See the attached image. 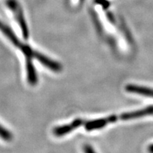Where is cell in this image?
Segmentation results:
<instances>
[{"instance_id": "obj_8", "label": "cell", "mask_w": 153, "mask_h": 153, "mask_svg": "<svg viewBox=\"0 0 153 153\" xmlns=\"http://www.w3.org/2000/svg\"><path fill=\"white\" fill-rule=\"evenodd\" d=\"M26 72H27V79L30 85H35L38 82L37 74H36L35 68L32 62L31 59H26Z\"/></svg>"}, {"instance_id": "obj_6", "label": "cell", "mask_w": 153, "mask_h": 153, "mask_svg": "<svg viewBox=\"0 0 153 153\" xmlns=\"http://www.w3.org/2000/svg\"><path fill=\"white\" fill-rule=\"evenodd\" d=\"M33 58L41 62V63H42L44 66L47 67L48 68L51 70L52 71L60 72L62 70V66H61L60 63L55 60H53L52 59L48 58L47 56L37 52V51H36Z\"/></svg>"}, {"instance_id": "obj_2", "label": "cell", "mask_w": 153, "mask_h": 153, "mask_svg": "<svg viewBox=\"0 0 153 153\" xmlns=\"http://www.w3.org/2000/svg\"><path fill=\"white\" fill-rule=\"evenodd\" d=\"M118 120V117L116 115H111L108 117L99 118L97 120H88L85 123V128L88 131H91L94 130H98L104 128L107 124L115 123Z\"/></svg>"}, {"instance_id": "obj_12", "label": "cell", "mask_w": 153, "mask_h": 153, "mask_svg": "<svg viewBox=\"0 0 153 153\" xmlns=\"http://www.w3.org/2000/svg\"><path fill=\"white\" fill-rule=\"evenodd\" d=\"M106 16H107V19H108V20L109 21V22L111 23V24H115V22H116V21H115V19H114V15H113L112 13L111 12H107L106 13Z\"/></svg>"}, {"instance_id": "obj_5", "label": "cell", "mask_w": 153, "mask_h": 153, "mask_svg": "<svg viewBox=\"0 0 153 153\" xmlns=\"http://www.w3.org/2000/svg\"><path fill=\"white\" fill-rule=\"evenodd\" d=\"M153 115V105L149 106L143 108V109H139L134 111L124 113L120 116V120H133L135 118H139L141 117L148 116H152Z\"/></svg>"}, {"instance_id": "obj_7", "label": "cell", "mask_w": 153, "mask_h": 153, "mask_svg": "<svg viewBox=\"0 0 153 153\" xmlns=\"http://www.w3.org/2000/svg\"><path fill=\"white\" fill-rule=\"evenodd\" d=\"M126 91L128 93L135 94L147 97L153 98V89L149 87H143V86L135 85H127L126 86Z\"/></svg>"}, {"instance_id": "obj_4", "label": "cell", "mask_w": 153, "mask_h": 153, "mask_svg": "<svg viewBox=\"0 0 153 153\" xmlns=\"http://www.w3.org/2000/svg\"><path fill=\"white\" fill-rule=\"evenodd\" d=\"M84 121L81 118H76L71 123L66 124V125L58 126V127L55 128L53 129V134L56 137H62L64 135H67V134L71 133L73 130L77 128L78 127L83 125Z\"/></svg>"}, {"instance_id": "obj_10", "label": "cell", "mask_w": 153, "mask_h": 153, "mask_svg": "<svg viewBox=\"0 0 153 153\" xmlns=\"http://www.w3.org/2000/svg\"><path fill=\"white\" fill-rule=\"evenodd\" d=\"M95 1L96 3L100 5L104 9H108V7H109L110 6L109 1H107V0H96Z\"/></svg>"}, {"instance_id": "obj_3", "label": "cell", "mask_w": 153, "mask_h": 153, "mask_svg": "<svg viewBox=\"0 0 153 153\" xmlns=\"http://www.w3.org/2000/svg\"><path fill=\"white\" fill-rule=\"evenodd\" d=\"M0 30L2 32L4 35L8 38L11 43L14 44L15 46L22 50V51L24 53L26 52L27 50L29 48L30 46H28V45H26L24 43H22V42L19 41V39L16 36V34L13 32V30L9 26H7L3 22H1V21H0Z\"/></svg>"}, {"instance_id": "obj_11", "label": "cell", "mask_w": 153, "mask_h": 153, "mask_svg": "<svg viewBox=\"0 0 153 153\" xmlns=\"http://www.w3.org/2000/svg\"><path fill=\"white\" fill-rule=\"evenodd\" d=\"M83 151L85 153H97L92 148V147L89 145H85L83 147Z\"/></svg>"}, {"instance_id": "obj_13", "label": "cell", "mask_w": 153, "mask_h": 153, "mask_svg": "<svg viewBox=\"0 0 153 153\" xmlns=\"http://www.w3.org/2000/svg\"><path fill=\"white\" fill-rule=\"evenodd\" d=\"M148 151L150 153H153V144L150 145L148 148Z\"/></svg>"}, {"instance_id": "obj_1", "label": "cell", "mask_w": 153, "mask_h": 153, "mask_svg": "<svg viewBox=\"0 0 153 153\" xmlns=\"http://www.w3.org/2000/svg\"><path fill=\"white\" fill-rule=\"evenodd\" d=\"M6 2H7V7L12 11L15 19L18 22L19 27L22 30L23 37L25 40L28 39L29 37V30H28L27 24L24 19V12H23L20 4L18 2L17 0H7Z\"/></svg>"}, {"instance_id": "obj_9", "label": "cell", "mask_w": 153, "mask_h": 153, "mask_svg": "<svg viewBox=\"0 0 153 153\" xmlns=\"http://www.w3.org/2000/svg\"><path fill=\"white\" fill-rule=\"evenodd\" d=\"M0 137L4 140H10L12 139V135L10 132L1 126V124H0Z\"/></svg>"}]
</instances>
